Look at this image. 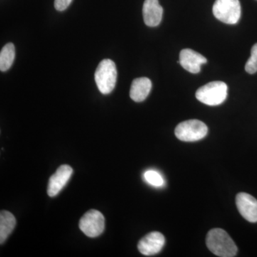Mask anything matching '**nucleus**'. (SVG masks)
<instances>
[{
	"label": "nucleus",
	"instance_id": "nucleus-12",
	"mask_svg": "<svg viewBox=\"0 0 257 257\" xmlns=\"http://www.w3.org/2000/svg\"><path fill=\"white\" fill-rule=\"evenodd\" d=\"M152 87L151 80L147 77L134 79L130 89V97L136 102H141L146 99L151 92Z\"/></svg>",
	"mask_w": 257,
	"mask_h": 257
},
{
	"label": "nucleus",
	"instance_id": "nucleus-1",
	"mask_svg": "<svg viewBox=\"0 0 257 257\" xmlns=\"http://www.w3.org/2000/svg\"><path fill=\"white\" fill-rule=\"evenodd\" d=\"M208 248L218 256L233 257L237 253L238 248L234 241L224 229H213L206 238Z\"/></svg>",
	"mask_w": 257,
	"mask_h": 257
},
{
	"label": "nucleus",
	"instance_id": "nucleus-7",
	"mask_svg": "<svg viewBox=\"0 0 257 257\" xmlns=\"http://www.w3.org/2000/svg\"><path fill=\"white\" fill-rule=\"evenodd\" d=\"M165 238L158 231H152L144 236L138 243V249L145 256H152L160 253L165 246Z\"/></svg>",
	"mask_w": 257,
	"mask_h": 257
},
{
	"label": "nucleus",
	"instance_id": "nucleus-11",
	"mask_svg": "<svg viewBox=\"0 0 257 257\" xmlns=\"http://www.w3.org/2000/svg\"><path fill=\"white\" fill-rule=\"evenodd\" d=\"M143 13L145 25L153 28L158 26L162 21L163 8L158 0H145Z\"/></svg>",
	"mask_w": 257,
	"mask_h": 257
},
{
	"label": "nucleus",
	"instance_id": "nucleus-8",
	"mask_svg": "<svg viewBox=\"0 0 257 257\" xmlns=\"http://www.w3.org/2000/svg\"><path fill=\"white\" fill-rule=\"evenodd\" d=\"M73 170L69 165H62L49 180L47 194L51 197H55L62 191L72 177Z\"/></svg>",
	"mask_w": 257,
	"mask_h": 257
},
{
	"label": "nucleus",
	"instance_id": "nucleus-5",
	"mask_svg": "<svg viewBox=\"0 0 257 257\" xmlns=\"http://www.w3.org/2000/svg\"><path fill=\"white\" fill-rule=\"evenodd\" d=\"M176 137L181 141L196 142L207 136V125L197 119L182 121L177 125L175 131Z\"/></svg>",
	"mask_w": 257,
	"mask_h": 257
},
{
	"label": "nucleus",
	"instance_id": "nucleus-14",
	"mask_svg": "<svg viewBox=\"0 0 257 257\" xmlns=\"http://www.w3.org/2000/svg\"><path fill=\"white\" fill-rule=\"evenodd\" d=\"M15 58V47L13 43H8L0 52V70L6 72L12 67Z\"/></svg>",
	"mask_w": 257,
	"mask_h": 257
},
{
	"label": "nucleus",
	"instance_id": "nucleus-13",
	"mask_svg": "<svg viewBox=\"0 0 257 257\" xmlns=\"http://www.w3.org/2000/svg\"><path fill=\"white\" fill-rule=\"evenodd\" d=\"M16 219L11 212L1 211L0 213V243L3 244L15 228Z\"/></svg>",
	"mask_w": 257,
	"mask_h": 257
},
{
	"label": "nucleus",
	"instance_id": "nucleus-15",
	"mask_svg": "<svg viewBox=\"0 0 257 257\" xmlns=\"http://www.w3.org/2000/svg\"><path fill=\"white\" fill-rule=\"evenodd\" d=\"M144 177H145L147 183L153 186V187H163V185H165V179L157 171H147L144 175Z\"/></svg>",
	"mask_w": 257,
	"mask_h": 257
},
{
	"label": "nucleus",
	"instance_id": "nucleus-2",
	"mask_svg": "<svg viewBox=\"0 0 257 257\" xmlns=\"http://www.w3.org/2000/svg\"><path fill=\"white\" fill-rule=\"evenodd\" d=\"M94 79L101 94H108L112 92L117 79L116 64L109 59L101 61L96 69Z\"/></svg>",
	"mask_w": 257,
	"mask_h": 257
},
{
	"label": "nucleus",
	"instance_id": "nucleus-4",
	"mask_svg": "<svg viewBox=\"0 0 257 257\" xmlns=\"http://www.w3.org/2000/svg\"><path fill=\"white\" fill-rule=\"evenodd\" d=\"M213 14L222 23L235 25L241 17V5L239 0H216Z\"/></svg>",
	"mask_w": 257,
	"mask_h": 257
},
{
	"label": "nucleus",
	"instance_id": "nucleus-10",
	"mask_svg": "<svg viewBox=\"0 0 257 257\" xmlns=\"http://www.w3.org/2000/svg\"><path fill=\"white\" fill-rule=\"evenodd\" d=\"M207 62V60L204 56L191 49H184L179 54V63L184 69L192 74L199 73L201 66Z\"/></svg>",
	"mask_w": 257,
	"mask_h": 257
},
{
	"label": "nucleus",
	"instance_id": "nucleus-9",
	"mask_svg": "<svg viewBox=\"0 0 257 257\" xmlns=\"http://www.w3.org/2000/svg\"><path fill=\"white\" fill-rule=\"evenodd\" d=\"M236 204L238 211L246 220L257 222V200L252 196L245 192L236 195Z\"/></svg>",
	"mask_w": 257,
	"mask_h": 257
},
{
	"label": "nucleus",
	"instance_id": "nucleus-3",
	"mask_svg": "<svg viewBox=\"0 0 257 257\" xmlns=\"http://www.w3.org/2000/svg\"><path fill=\"white\" fill-rule=\"evenodd\" d=\"M228 87L226 83L216 81L208 83L197 89L196 97L203 104L217 106L222 104L227 97Z\"/></svg>",
	"mask_w": 257,
	"mask_h": 257
},
{
	"label": "nucleus",
	"instance_id": "nucleus-17",
	"mask_svg": "<svg viewBox=\"0 0 257 257\" xmlns=\"http://www.w3.org/2000/svg\"><path fill=\"white\" fill-rule=\"evenodd\" d=\"M72 0H55V8L57 11H64L67 9Z\"/></svg>",
	"mask_w": 257,
	"mask_h": 257
},
{
	"label": "nucleus",
	"instance_id": "nucleus-6",
	"mask_svg": "<svg viewBox=\"0 0 257 257\" xmlns=\"http://www.w3.org/2000/svg\"><path fill=\"white\" fill-rule=\"evenodd\" d=\"M79 229L89 237H96L102 234L105 227V219L100 211L91 209L79 221Z\"/></svg>",
	"mask_w": 257,
	"mask_h": 257
},
{
	"label": "nucleus",
	"instance_id": "nucleus-16",
	"mask_svg": "<svg viewBox=\"0 0 257 257\" xmlns=\"http://www.w3.org/2000/svg\"><path fill=\"white\" fill-rule=\"evenodd\" d=\"M245 70L248 74H253L257 72V43L255 44L251 50V57L245 65Z\"/></svg>",
	"mask_w": 257,
	"mask_h": 257
}]
</instances>
